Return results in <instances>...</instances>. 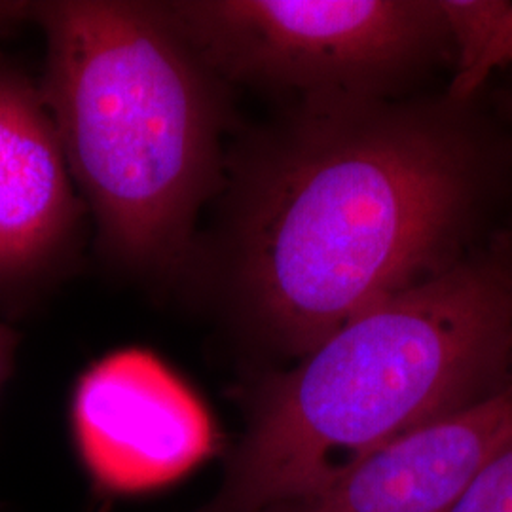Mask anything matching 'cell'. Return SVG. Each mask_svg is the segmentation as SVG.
<instances>
[{
    "instance_id": "cell-6",
    "label": "cell",
    "mask_w": 512,
    "mask_h": 512,
    "mask_svg": "<svg viewBox=\"0 0 512 512\" xmlns=\"http://www.w3.org/2000/svg\"><path fill=\"white\" fill-rule=\"evenodd\" d=\"M82 215L40 86L0 54V302L52 277Z\"/></svg>"
},
{
    "instance_id": "cell-10",
    "label": "cell",
    "mask_w": 512,
    "mask_h": 512,
    "mask_svg": "<svg viewBox=\"0 0 512 512\" xmlns=\"http://www.w3.org/2000/svg\"><path fill=\"white\" fill-rule=\"evenodd\" d=\"M19 346L18 332L8 325L0 323V389L10 378L16 361V349Z\"/></svg>"
},
{
    "instance_id": "cell-7",
    "label": "cell",
    "mask_w": 512,
    "mask_h": 512,
    "mask_svg": "<svg viewBox=\"0 0 512 512\" xmlns=\"http://www.w3.org/2000/svg\"><path fill=\"white\" fill-rule=\"evenodd\" d=\"M512 442V380L357 463L310 499L266 512H452Z\"/></svg>"
},
{
    "instance_id": "cell-11",
    "label": "cell",
    "mask_w": 512,
    "mask_h": 512,
    "mask_svg": "<svg viewBox=\"0 0 512 512\" xmlns=\"http://www.w3.org/2000/svg\"><path fill=\"white\" fill-rule=\"evenodd\" d=\"M33 2H6L0 0V35L25 19H31Z\"/></svg>"
},
{
    "instance_id": "cell-9",
    "label": "cell",
    "mask_w": 512,
    "mask_h": 512,
    "mask_svg": "<svg viewBox=\"0 0 512 512\" xmlns=\"http://www.w3.org/2000/svg\"><path fill=\"white\" fill-rule=\"evenodd\" d=\"M452 512H512V442L490 459Z\"/></svg>"
},
{
    "instance_id": "cell-5",
    "label": "cell",
    "mask_w": 512,
    "mask_h": 512,
    "mask_svg": "<svg viewBox=\"0 0 512 512\" xmlns=\"http://www.w3.org/2000/svg\"><path fill=\"white\" fill-rule=\"evenodd\" d=\"M74 440L93 478L118 494L179 480L213 450V423L196 393L143 349H122L80 378Z\"/></svg>"
},
{
    "instance_id": "cell-3",
    "label": "cell",
    "mask_w": 512,
    "mask_h": 512,
    "mask_svg": "<svg viewBox=\"0 0 512 512\" xmlns=\"http://www.w3.org/2000/svg\"><path fill=\"white\" fill-rule=\"evenodd\" d=\"M46 37L40 86L74 184L116 260H183L220 173L217 76L156 2H33Z\"/></svg>"
},
{
    "instance_id": "cell-1",
    "label": "cell",
    "mask_w": 512,
    "mask_h": 512,
    "mask_svg": "<svg viewBox=\"0 0 512 512\" xmlns=\"http://www.w3.org/2000/svg\"><path fill=\"white\" fill-rule=\"evenodd\" d=\"M480 162L440 114L302 103L239 184L230 287L266 346L304 357L361 313L456 266Z\"/></svg>"
},
{
    "instance_id": "cell-2",
    "label": "cell",
    "mask_w": 512,
    "mask_h": 512,
    "mask_svg": "<svg viewBox=\"0 0 512 512\" xmlns=\"http://www.w3.org/2000/svg\"><path fill=\"white\" fill-rule=\"evenodd\" d=\"M512 281L456 264L361 313L256 393L215 497L196 512H266L325 492L406 433L501 387Z\"/></svg>"
},
{
    "instance_id": "cell-8",
    "label": "cell",
    "mask_w": 512,
    "mask_h": 512,
    "mask_svg": "<svg viewBox=\"0 0 512 512\" xmlns=\"http://www.w3.org/2000/svg\"><path fill=\"white\" fill-rule=\"evenodd\" d=\"M501 69H512V0H503L492 35L475 65L463 76L452 80V99H469L495 71Z\"/></svg>"
},
{
    "instance_id": "cell-4",
    "label": "cell",
    "mask_w": 512,
    "mask_h": 512,
    "mask_svg": "<svg viewBox=\"0 0 512 512\" xmlns=\"http://www.w3.org/2000/svg\"><path fill=\"white\" fill-rule=\"evenodd\" d=\"M160 14L217 78L302 103L385 101L446 33L437 0H177Z\"/></svg>"
}]
</instances>
